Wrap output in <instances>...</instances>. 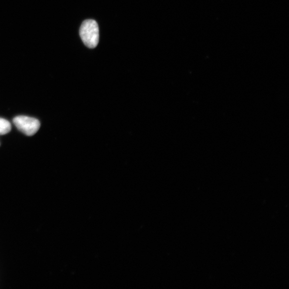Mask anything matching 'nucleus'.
Returning <instances> with one entry per match:
<instances>
[{
  "mask_svg": "<svg viewBox=\"0 0 289 289\" xmlns=\"http://www.w3.org/2000/svg\"><path fill=\"white\" fill-rule=\"evenodd\" d=\"M81 40L90 48H96L99 41L98 24L93 20H87L81 24L79 30Z\"/></svg>",
  "mask_w": 289,
  "mask_h": 289,
  "instance_id": "obj_1",
  "label": "nucleus"
},
{
  "mask_svg": "<svg viewBox=\"0 0 289 289\" xmlns=\"http://www.w3.org/2000/svg\"><path fill=\"white\" fill-rule=\"evenodd\" d=\"M13 122L17 128L27 136L34 135L40 127L37 119L27 116H18L14 118Z\"/></svg>",
  "mask_w": 289,
  "mask_h": 289,
  "instance_id": "obj_2",
  "label": "nucleus"
},
{
  "mask_svg": "<svg viewBox=\"0 0 289 289\" xmlns=\"http://www.w3.org/2000/svg\"><path fill=\"white\" fill-rule=\"evenodd\" d=\"M11 125L7 119L0 118V135H4L9 133Z\"/></svg>",
  "mask_w": 289,
  "mask_h": 289,
  "instance_id": "obj_3",
  "label": "nucleus"
}]
</instances>
